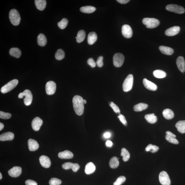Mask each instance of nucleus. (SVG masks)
Instances as JSON below:
<instances>
[{
	"label": "nucleus",
	"mask_w": 185,
	"mask_h": 185,
	"mask_svg": "<svg viewBox=\"0 0 185 185\" xmlns=\"http://www.w3.org/2000/svg\"><path fill=\"white\" fill-rule=\"evenodd\" d=\"M72 103L75 113L79 115H82L84 110L83 98L79 95H75L73 98Z\"/></svg>",
	"instance_id": "obj_1"
},
{
	"label": "nucleus",
	"mask_w": 185,
	"mask_h": 185,
	"mask_svg": "<svg viewBox=\"0 0 185 185\" xmlns=\"http://www.w3.org/2000/svg\"><path fill=\"white\" fill-rule=\"evenodd\" d=\"M9 19L11 24L14 26H17L20 24L21 17L17 10L15 9H11L9 13Z\"/></svg>",
	"instance_id": "obj_2"
},
{
	"label": "nucleus",
	"mask_w": 185,
	"mask_h": 185,
	"mask_svg": "<svg viewBox=\"0 0 185 185\" xmlns=\"http://www.w3.org/2000/svg\"><path fill=\"white\" fill-rule=\"evenodd\" d=\"M143 24L146 25L147 28L153 29L158 26L160 24L159 20L154 18H146L142 20Z\"/></svg>",
	"instance_id": "obj_3"
},
{
	"label": "nucleus",
	"mask_w": 185,
	"mask_h": 185,
	"mask_svg": "<svg viewBox=\"0 0 185 185\" xmlns=\"http://www.w3.org/2000/svg\"><path fill=\"white\" fill-rule=\"evenodd\" d=\"M24 96H25L24 99V104L27 106L30 105L32 102L33 99L32 94L30 90H25L24 92H21L18 95V98H23Z\"/></svg>",
	"instance_id": "obj_4"
},
{
	"label": "nucleus",
	"mask_w": 185,
	"mask_h": 185,
	"mask_svg": "<svg viewBox=\"0 0 185 185\" xmlns=\"http://www.w3.org/2000/svg\"><path fill=\"white\" fill-rule=\"evenodd\" d=\"M18 83V80L16 79L12 80L1 87V92L4 94L7 93L14 89L17 85Z\"/></svg>",
	"instance_id": "obj_5"
},
{
	"label": "nucleus",
	"mask_w": 185,
	"mask_h": 185,
	"mask_svg": "<svg viewBox=\"0 0 185 185\" xmlns=\"http://www.w3.org/2000/svg\"><path fill=\"white\" fill-rule=\"evenodd\" d=\"M133 77L131 74L128 76L124 81L123 85V90L125 92H127L131 90L133 86Z\"/></svg>",
	"instance_id": "obj_6"
},
{
	"label": "nucleus",
	"mask_w": 185,
	"mask_h": 185,
	"mask_svg": "<svg viewBox=\"0 0 185 185\" xmlns=\"http://www.w3.org/2000/svg\"><path fill=\"white\" fill-rule=\"evenodd\" d=\"M166 9L169 11L174 12L178 14L184 13V8L181 6L175 4H170L166 6Z\"/></svg>",
	"instance_id": "obj_7"
},
{
	"label": "nucleus",
	"mask_w": 185,
	"mask_h": 185,
	"mask_svg": "<svg viewBox=\"0 0 185 185\" xmlns=\"http://www.w3.org/2000/svg\"><path fill=\"white\" fill-rule=\"evenodd\" d=\"M125 60L123 54L120 53L115 54L113 57V64L116 67H120L122 66Z\"/></svg>",
	"instance_id": "obj_8"
},
{
	"label": "nucleus",
	"mask_w": 185,
	"mask_h": 185,
	"mask_svg": "<svg viewBox=\"0 0 185 185\" xmlns=\"http://www.w3.org/2000/svg\"><path fill=\"white\" fill-rule=\"evenodd\" d=\"M159 182L163 185H170L171 181L168 174L165 171H161L159 174Z\"/></svg>",
	"instance_id": "obj_9"
},
{
	"label": "nucleus",
	"mask_w": 185,
	"mask_h": 185,
	"mask_svg": "<svg viewBox=\"0 0 185 185\" xmlns=\"http://www.w3.org/2000/svg\"><path fill=\"white\" fill-rule=\"evenodd\" d=\"M56 89V84L53 81H49L46 84L45 89L46 93L48 95H52L55 93Z\"/></svg>",
	"instance_id": "obj_10"
},
{
	"label": "nucleus",
	"mask_w": 185,
	"mask_h": 185,
	"mask_svg": "<svg viewBox=\"0 0 185 185\" xmlns=\"http://www.w3.org/2000/svg\"><path fill=\"white\" fill-rule=\"evenodd\" d=\"M122 33L124 37L129 39L132 37L133 31L129 25L125 24L122 27Z\"/></svg>",
	"instance_id": "obj_11"
},
{
	"label": "nucleus",
	"mask_w": 185,
	"mask_h": 185,
	"mask_svg": "<svg viewBox=\"0 0 185 185\" xmlns=\"http://www.w3.org/2000/svg\"><path fill=\"white\" fill-rule=\"evenodd\" d=\"M43 123V120L40 118L36 117L32 122V127L34 131H38Z\"/></svg>",
	"instance_id": "obj_12"
},
{
	"label": "nucleus",
	"mask_w": 185,
	"mask_h": 185,
	"mask_svg": "<svg viewBox=\"0 0 185 185\" xmlns=\"http://www.w3.org/2000/svg\"><path fill=\"white\" fill-rule=\"evenodd\" d=\"M8 173L11 177H18L22 173V168L18 166L14 167L8 171Z\"/></svg>",
	"instance_id": "obj_13"
},
{
	"label": "nucleus",
	"mask_w": 185,
	"mask_h": 185,
	"mask_svg": "<svg viewBox=\"0 0 185 185\" xmlns=\"http://www.w3.org/2000/svg\"><path fill=\"white\" fill-rule=\"evenodd\" d=\"M62 167L63 169L65 170L72 169L73 171L76 172L78 170L80 167L78 164L67 162L63 164L62 165Z\"/></svg>",
	"instance_id": "obj_14"
},
{
	"label": "nucleus",
	"mask_w": 185,
	"mask_h": 185,
	"mask_svg": "<svg viewBox=\"0 0 185 185\" xmlns=\"http://www.w3.org/2000/svg\"><path fill=\"white\" fill-rule=\"evenodd\" d=\"M39 160L42 166L44 168H48L51 165V161L49 158L46 156H41L39 157Z\"/></svg>",
	"instance_id": "obj_15"
},
{
	"label": "nucleus",
	"mask_w": 185,
	"mask_h": 185,
	"mask_svg": "<svg viewBox=\"0 0 185 185\" xmlns=\"http://www.w3.org/2000/svg\"><path fill=\"white\" fill-rule=\"evenodd\" d=\"M180 28L179 26H174L167 29L165 31V34L168 36H173L179 32Z\"/></svg>",
	"instance_id": "obj_16"
},
{
	"label": "nucleus",
	"mask_w": 185,
	"mask_h": 185,
	"mask_svg": "<svg viewBox=\"0 0 185 185\" xmlns=\"http://www.w3.org/2000/svg\"><path fill=\"white\" fill-rule=\"evenodd\" d=\"M176 64L178 68L181 72L184 73L185 71V62L182 56H179L176 60Z\"/></svg>",
	"instance_id": "obj_17"
},
{
	"label": "nucleus",
	"mask_w": 185,
	"mask_h": 185,
	"mask_svg": "<svg viewBox=\"0 0 185 185\" xmlns=\"http://www.w3.org/2000/svg\"><path fill=\"white\" fill-rule=\"evenodd\" d=\"M143 83L147 89L151 90V91H155L157 89V86L155 84L148 80L146 78L143 80Z\"/></svg>",
	"instance_id": "obj_18"
},
{
	"label": "nucleus",
	"mask_w": 185,
	"mask_h": 185,
	"mask_svg": "<svg viewBox=\"0 0 185 185\" xmlns=\"http://www.w3.org/2000/svg\"><path fill=\"white\" fill-rule=\"evenodd\" d=\"M14 138V134L11 132H5L0 136V140L2 141H11Z\"/></svg>",
	"instance_id": "obj_19"
},
{
	"label": "nucleus",
	"mask_w": 185,
	"mask_h": 185,
	"mask_svg": "<svg viewBox=\"0 0 185 185\" xmlns=\"http://www.w3.org/2000/svg\"><path fill=\"white\" fill-rule=\"evenodd\" d=\"M28 145L29 150L34 151L38 150L39 147L38 143L34 140L30 139L28 141Z\"/></svg>",
	"instance_id": "obj_20"
},
{
	"label": "nucleus",
	"mask_w": 185,
	"mask_h": 185,
	"mask_svg": "<svg viewBox=\"0 0 185 185\" xmlns=\"http://www.w3.org/2000/svg\"><path fill=\"white\" fill-rule=\"evenodd\" d=\"M58 156L61 159H69L72 158L73 154L70 151L66 150L59 153Z\"/></svg>",
	"instance_id": "obj_21"
},
{
	"label": "nucleus",
	"mask_w": 185,
	"mask_h": 185,
	"mask_svg": "<svg viewBox=\"0 0 185 185\" xmlns=\"http://www.w3.org/2000/svg\"><path fill=\"white\" fill-rule=\"evenodd\" d=\"M95 166L92 162L88 163L86 165L85 169V172L86 174H92L95 171Z\"/></svg>",
	"instance_id": "obj_22"
},
{
	"label": "nucleus",
	"mask_w": 185,
	"mask_h": 185,
	"mask_svg": "<svg viewBox=\"0 0 185 185\" xmlns=\"http://www.w3.org/2000/svg\"><path fill=\"white\" fill-rule=\"evenodd\" d=\"M98 39L97 35L95 32H92L89 33L88 35L87 42L90 45L93 44Z\"/></svg>",
	"instance_id": "obj_23"
},
{
	"label": "nucleus",
	"mask_w": 185,
	"mask_h": 185,
	"mask_svg": "<svg viewBox=\"0 0 185 185\" xmlns=\"http://www.w3.org/2000/svg\"><path fill=\"white\" fill-rule=\"evenodd\" d=\"M35 3L37 9L40 11H42L46 8V1L45 0H35Z\"/></svg>",
	"instance_id": "obj_24"
},
{
	"label": "nucleus",
	"mask_w": 185,
	"mask_h": 185,
	"mask_svg": "<svg viewBox=\"0 0 185 185\" xmlns=\"http://www.w3.org/2000/svg\"><path fill=\"white\" fill-rule=\"evenodd\" d=\"M159 49L163 54L170 55L173 54L174 50L172 48L163 46H159Z\"/></svg>",
	"instance_id": "obj_25"
},
{
	"label": "nucleus",
	"mask_w": 185,
	"mask_h": 185,
	"mask_svg": "<svg viewBox=\"0 0 185 185\" xmlns=\"http://www.w3.org/2000/svg\"><path fill=\"white\" fill-rule=\"evenodd\" d=\"M37 41L39 45L43 47L46 45L47 40L45 35L41 33L38 36Z\"/></svg>",
	"instance_id": "obj_26"
},
{
	"label": "nucleus",
	"mask_w": 185,
	"mask_h": 185,
	"mask_svg": "<svg viewBox=\"0 0 185 185\" xmlns=\"http://www.w3.org/2000/svg\"><path fill=\"white\" fill-rule=\"evenodd\" d=\"M176 127L178 131L181 133H185V120L178 122L176 125Z\"/></svg>",
	"instance_id": "obj_27"
},
{
	"label": "nucleus",
	"mask_w": 185,
	"mask_h": 185,
	"mask_svg": "<svg viewBox=\"0 0 185 185\" xmlns=\"http://www.w3.org/2000/svg\"><path fill=\"white\" fill-rule=\"evenodd\" d=\"M163 114L165 118L168 120L171 119L174 117V113L171 109H166L163 111Z\"/></svg>",
	"instance_id": "obj_28"
},
{
	"label": "nucleus",
	"mask_w": 185,
	"mask_h": 185,
	"mask_svg": "<svg viewBox=\"0 0 185 185\" xmlns=\"http://www.w3.org/2000/svg\"><path fill=\"white\" fill-rule=\"evenodd\" d=\"M96 8L92 6H85L82 7L80 9V11L84 13L91 14L93 13L96 10Z\"/></svg>",
	"instance_id": "obj_29"
},
{
	"label": "nucleus",
	"mask_w": 185,
	"mask_h": 185,
	"mask_svg": "<svg viewBox=\"0 0 185 185\" xmlns=\"http://www.w3.org/2000/svg\"><path fill=\"white\" fill-rule=\"evenodd\" d=\"M10 55L16 58H19L22 55V52L17 48H12L9 50Z\"/></svg>",
	"instance_id": "obj_30"
},
{
	"label": "nucleus",
	"mask_w": 185,
	"mask_h": 185,
	"mask_svg": "<svg viewBox=\"0 0 185 185\" xmlns=\"http://www.w3.org/2000/svg\"><path fill=\"white\" fill-rule=\"evenodd\" d=\"M145 118L148 123L151 124H154L156 122L157 118L154 113L147 114L145 115Z\"/></svg>",
	"instance_id": "obj_31"
},
{
	"label": "nucleus",
	"mask_w": 185,
	"mask_h": 185,
	"mask_svg": "<svg viewBox=\"0 0 185 185\" xmlns=\"http://www.w3.org/2000/svg\"><path fill=\"white\" fill-rule=\"evenodd\" d=\"M148 107V105L144 103H140L135 105L133 107L134 110L135 111H141L145 110Z\"/></svg>",
	"instance_id": "obj_32"
},
{
	"label": "nucleus",
	"mask_w": 185,
	"mask_h": 185,
	"mask_svg": "<svg viewBox=\"0 0 185 185\" xmlns=\"http://www.w3.org/2000/svg\"><path fill=\"white\" fill-rule=\"evenodd\" d=\"M119 161L118 158L116 157H113L109 161V165L112 169H115L118 167L119 165Z\"/></svg>",
	"instance_id": "obj_33"
},
{
	"label": "nucleus",
	"mask_w": 185,
	"mask_h": 185,
	"mask_svg": "<svg viewBox=\"0 0 185 185\" xmlns=\"http://www.w3.org/2000/svg\"><path fill=\"white\" fill-rule=\"evenodd\" d=\"M85 31L81 30L78 32L76 39L77 43H80L82 42L85 39Z\"/></svg>",
	"instance_id": "obj_34"
},
{
	"label": "nucleus",
	"mask_w": 185,
	"mask_h": 185,
	"mask_svg": "<svg viewBox=\"0 0 185 185\" xmlns=\"http://www.w3.org/2000/svg\"><path fill=\"white\" fill-rule=\"evenodd\" d=\"M153 75L159 79L163 78L167 75L165 71L160 70H155L153 72Z\"/></svg>",
	"instance_id": "obj_35"
},
{
	"label": "nucleus",
	"mask_w": 185,
	"mask_h": 185,
	"mask_svg": "<svg viewBox=\"0 0 185 185\" xmlns=\"http://www.w3.org/2000/svg\"><path fill=\"white\" fill-rule=\"evenodd\" d=\"M121 156L123 157V160L124 161H127L129 160L130 158V154L128 151L125 148H122Z\"/></svg>",
	"instance_id": "obj_36"
},
{
	"label": "nucleus",
	"mask_w": 185,
	"mask_h": 185,
	"mask_svg": "<svg viewBox=\"0 0 185 185\" xmlns=\"http://www.w3.org/2000/svg\"><path fill=\"white\" fill-rule=\"evenodd\" d=\"M65 52L62 49H59L56 52L55 57L56 60H62L65 58Z\"/></svg>",
	"instance_id": "obj_37"
},
{
	"label": "nucleus",
	"mask_w": 185,
	"mask_h": 185,
	"mask_svg": "<svg viewBox=\"0 0 185 185\" xmlns=\"http://www.w3.org/2000/svg\"><path fill=\"white\" fill-rule=\"evenodd\" d=\"M159 149V148L158 146L150 144L148 145V146L146 147V152L151 151L152 153H155L157 152Z\"/></svg>",
	"instance_id": "obj_38"
},
{
	"label": "nucleus",
	"mask_w": 185,
	"mask_h": 185,
	"mask_svg": "<svg viewBox=\"0 0 185 185\" xmlns=\"http://www.w3.org/2000/svg\"><path fill=\"white\" fill-rule=\"evenodd\" d=\"M68 23V20L67 19L63 18L60 22H58V26L60 29H64L66 28Z\"/></svg>",
	"instance_id": "obj_39"
},
{
	"label": "nucleus",
	"mask_w": 185,
	"mask_h": 185,
	"mask_svg": "<svg viewBox=\"0 0 185 185\" xmlns=\"http://www.w3.org/2000/svg\"><path fill=\"white\" fill-rule=\"evenodd\" d=\"M126 178L125 176H121L117 179L113 185H121L125 181Z\"/></svg>",
	"instance_id": "obj_40"
},
{
	"label": "nucleus",
	"mask_w": 185,
	"mask_h": 185,
	"mask_svg": "<svg viewBox=\"0 0 185 185\" xmlns=\"http://www.w3.org/2000/svg\"><path fill=\"white\" fill-rule=\"evenodd\" d=\"M62 181L57 178H52L49 181L50 185H60L62 184Z\"/></svg>",
	"instance_id": "obj_41"
},
{
	"label": "nucleus",
	"mask_w": 185,
	"mask_h": 185,
	"mask_svg": "<svg viewBox=\"0 0 185 185\" xmlns=\"http://www.w3.org/2000/svg\"><path fill=\"white\" fill-rule=\"evenodd\" d=\"M165 138L166 140L168 141L171 143L178 144H179L178 141L176 138L172 137V136H169L166 135L165 136Z\"/></svg>",
	"instance_id": "obj_42"
},
{
	"label": "nucleus",
	"mask_w": 185,
	"mask_h": 185,
	"mask_svg": "<svg viewBox=\"0 0 185 185\" xmlns=\"http://www.w3.org/2000/svg\"><path fill=\"white\" fill-rule=\"evenodd\" d=\"M11 115L9 113H6L3 112V111H0V118H1L4 119H8L11 118Z\"/></svg>",
	"instance_id": "obj_43"
},
{
	"label": "nucleus",
	"mask_w": 185,
	"mask_h": 185,
	"mask_svg": "<svg viewBox=\"0 0 185 185\" xmlns=\"http://www.w3.org/2000/svg\"><path fill=\"white\" fill-rule=\"evenodd\" d=\"M109 105H110V106L113 108V111H114L115 113H120V110L119 107L118 106L116 105H115L114 103L110 102L109 103Z\"/></svg>",
	"instance_id": "obj_44"
},
{
	"label": "nucleus",
	"mask_w": 185,
	"mask_h": 185,
	"mask_svg": "<svg viewBox=\"0 0 185 185\" xmlns=\"http://www.w3.org/2000/svg\"><path fill=\"white\" fill-rule=\"evenodd\" d=\"M103 57L102 56H100L98 59L97 61L96 62V64L99 67H102L103 65Z\"/></svg>",
	"instance_id": "obj_45"
},
{
	"label": "nucleus",
	"mask_w": 185,
	"mask_h": 185,
	"mask_svg": "<svg viewBox=\"0 0 185 185\" xmlns=\"http://www.w3.org/2000/svg\"><path fill=\"white\" fill-rule=\"evenodd\" d=\"M118 118L123 123V125L125 126L127 125V121H126L125 118L123 115L120 114L118 116Z\"/></svg>",
	"instance_id": "obj_46"
},
{
	"label": "nucleus",
	"mask_w": 185,
	"mask_h": 185,
	"mask_svg": "<svg viewBox=\"0 0 185 185\" xmlns=\"http://www.w3.org/2000/svg\"><path fill=\"white\" fill-rule=\"evenodd\" d=\"M87 64L92 68H94L96 66V63L94 61L93 59L90 58L87 61Z\"/></svg>",
	"instance_id": "obj_47"
},
{
	"label": "nucleus",
	"mask_w": 185,
	"mask_h": 185,
	"mask_svg": "<svg viewBox=\"0 0 185 185\" xmlns=\"http://www.w3.org/2000/svg\"><path fill=\"white\" fill-rule=\"evenodd\" d=\"M25 184L26 185H37L36 182L31 180H28L26 181Z\"/></svg>",
	"instance_id": "obj_48"
},
{
	"label": "nucleus",
	"mask_w": 185,
	"mask_h": 185,
	"mask_svg": "<svg viewBox=\"0 0 185 185\" xmlns=\"http://www.w3.org/2000/svg\"><path fill=\"white\" fill-rule=\"evenodd\" d=\"M117 1L121 4H126L130 1L129 0H117Z\"/></svg>",
	"instance_id": "obj_49"
},
{
	"label": "nucleus",
	"mask_w": 185,
	"mask_h": 185,
	"mask_svg": "<svg viewBox=\"0 0 185 185\" xmlns=\"http://www.w3.org/2000/svg\"><path fill=\"white\" fill-rule=\"evenodd\" d=\"M166 133L167 136H172V137H174V138L176 137V136L175 135V134H174V133H172V132L170 131H167L166 132Z\"/></svg>",
	"instance_id": "obj_50"
},
{
	"label": "nucleus",
	"mask_w": 185,
	"mask_h": 185,
	"mask_svg": "<svg viewBox=\"0 0 185 185\" xmlns=\"http://www.w3.org/2000/svg\"><path fill=\"white\" fill-rule=\"evenodd\" d=\"M106 144L107 146L111 147L113 146V143L110 141H108L106 143Z\"/></svg>",
	"instance_id": "obj_51"
},
{
	"label": "nucleus",
	"mask_w": 185,
	"mask_h": 185,
	"mask_svg": "<svg viewBox=\"0 0 185 185\" xmlns=\"http://www.w3.org/2000/svg\"><path fill=\"white\" fill-rule=\"evenodd\" d=\"M111 134L108 132H106L104 134V136L105 138H108L110 137Z\"/></svg>",
	"instance_id": "obj_52"
},
{
	"label": "nucleus",
	"mask_w": 185,
	"mask_h": 185,
	"mask_svg": "<svg viewBox=\"0 0 185 185\" xmlns=\"http://www.w3.org/2000/svg\"><path fill=\"white\" fill-rule=\"evenodd\" d=\"M4 126V124L2 123H0V131H1L3 129Z\"/></svg>",
	"instance_id": "obj_53"
},
{
	"label": "nucleus",
	"mask_w": 185,
	"mask_h": 185,
	"mask_svg": "<svg viewBox=\"0 0 185 185\" xmlns=\"http://www.w3.org/2000/svg\"><path fill=\"white\" fill-rule=\"evenodd\" d=\"M83 103L84 104H86V103H87V101L85 100H83Z\"/></svg>",
	"instance_id": "obj_54"
},
{
	"label": "nucleus",
	"mask_w": 185,
	"mask_h": 185,
	"mask_svg": "<svg viewBox=\"0 0 185 185\" xmlns=\"http://www.w3.org/2000/svg\"><path fill=\"white\" fill-rule=\"evenodd\" d=\"M2 178V175L1 173H0V179H1Z\"/></svg>",
	"instance_id": "obj_55"
}]
</instances>
